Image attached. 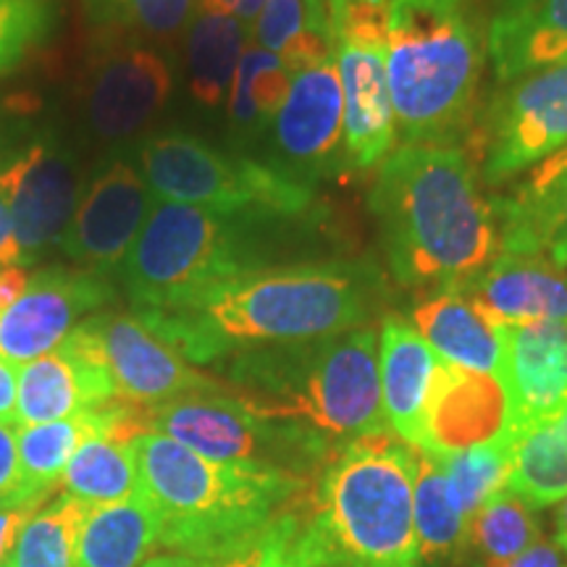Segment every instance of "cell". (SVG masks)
<instances>
[{
  "mask_svg": "<svg viewBox=\"0 0 567 567\" xmlns=\"http://www.w3.org/2000/svg\"><path fill=\"white\" fill-rule=\"evenodd\" d=\"M384 295V274L371 260H308L237 276L176 308L134 313L189 363H213L243 347L360 329Z\"/></svg>",
  "mask_w": 567,
  "mask_h": 567,
  "instance_id": "cell-1",
  "label": "cell"
},
{
  "mask_svg": "<svg viewBox=\"0 0 567 567\" xmlns=\"http://www.w3.org/2000/svg\"><path fill=\"white\" fill-rule=\"evenodd\" d=\"M368 203L389 271L413 292H463L499 255L492 200L463 147L400 145L379 163Z\"/></svg>",
  "mask_w": 567,
  "mask_h": 567,
  "instance_id": "cell-2",
  "label": "cell"
},
{
  "mask_svg": "<svg viewBox=\"0 0 567 567\" xmlns=\"http://www.w3.org/2000/svg\"><path fill=\"white\" fill-rule=\"evenodd\" d=\"M134 460L158 520L155 549L213 565L250 551L310 492V478L218 463L158 431L134 439Z\"/></svg>",
  "mask_w": 567,
  "mask_h": 567,
  "instance_id": "cell-3",
  "label": "cell"
},
{
  "mask_svg": "<svg viewBox=\"0 0 567 567\" xmlns=\"http://www.w3.org/2000/svg\"><path fill=\"white\" fill-rule=\"evenodd\" d=\"M321 210L308 216L218 213L155 203L126 255L124 289L134 310H168L237 276L264 271L321 250Z\"/></svg>",
  "mask_w": 567,
  "mask_h": 567,
  "instance_id": "cell-4",
  "label": "cell"
},
{
  "mask_svg": "<svg viewBox=\"0 0 567 567\" xmlns=\"http://www.w3.org/2000/svg\"><path fill=\"white\" fill-rule=\"evenodd\" d=\"M226 360V386L255 413L305 425L334 446L389 431L371 323L310 342L243 347Z\"/></svg>",
  "mask_w": 567,
  "mask_h": 567,
  "instance_id": "cell-5",
  "label": "cell"
},
{
  "mask_svg": "<svg viewBox=\"0 0 567 567\" xmlns=\"http://www.w3.org/2000/svg\"><path fill=\"white\" fill-rule=\"evenodd\" d=\"M486 38L465 0H389L386 76L405 145L467 140L481 111Z\"/></svg>",
  "mask_w": 567,
  "mask_h": 567,
  "instance_id": "cell-6",
  "label": "cell"
},
{
  "mask_svg": "<svg viewBox=\"0 0 567 567\" xmlns=\"http://www.w3.org/2000/svg\"><path fill=\"white\" fill-rule=\"evenodd\" d=\"M417 450L392 431L339 444L310 488L308 520L344 567H421L413 488Z\"/></svg>",
  "mask_w": 567,
  "mask_h": 567,
  "instance_id": "cell-7",
  "label": "cell"
},
{
  "mask_svg": "<svg viewBox=\"0 0 567 567\" xmlns=\"http://www.w3.org/2000/svg\"><path fill=\"white\" fill-rule=\"evenodd\" d=\"M155 203L197 205L218 213H316V189L274 163L237 155L189 132H155L134 153Z\"/></svg>",
  "mask_w": 567,
  "mask_h": 567,
  "instance_id": "cell-8",
  "label": "cell"
},
{
  "mask_svg": "<svg viewBox=\"0 0 567 567\" xmlns=\"http://www.w3.org/2000/svg\"><path fill=\"white\" fill-rule=\"evenodd\" d=\"M147 425L208 460L274 467L310 481L337 450L305 425L255 413L229 386L147 408Z\"/></svg>",
  "mask_w": 567,
  "mask_h": 567,
  "instance_id": "cell-9",
  "label": "cell"
},
{
  "mask_svg": "<svg viewBox=\"0 0 567 567\" xmlns=\"http://www.w3.org/2000/svg\"><path fill=\"white\" fill-rule=\"evenodd\" d=\"M567 147V61L502 84L465 140L481 182L502 184Z\"/></svg>",
  "mask_w": 567,
  "mask_h": 567,
  "instance_id": "cell-10",
  "label": "cell"
},
{
  "mask_svg": "<svg viewBox=\"0 0 567 567\" xmlns=\"http://www.w3.org/2000/svg\"><path fill=\"white\" fill-rule=\"evenodd\" d=\"M268 132V163L308 187L350 172L344 153V95L337 55L295 71L287 97Z\"/></svg>",
  "mask_w": 567,
  "mask_h": 567,
  "instance_id": "cell-11",
  "label": "cell"
},
{
  "mask_svg": "<svg viewBox=\"0 0 567 567\" xmlns=\"http://www.w3.org/2000/svg\"><path fill=\"white\" fill-rule=\"evenodd\" d=\"M344 95V153L350 172L379 166L396 140L386 76V9L347 19L334 34Z\"/></svg>",
  "mask_w": 567,
  "mask_h": 567,
  "instance_id": "cell-12",
  "label": "cell"
},
{
  "mask_svg": "<svg viewBox=\"0 0 567 567\" xmlns=\"http://www.w3.org/2000/svg\"><path fill=\"white\" fill-rule=\"evenodd\" d=\"M82 189V172L74 155L51 134H38L13 151L0 172V195L9 200L27 266L61 247Z\"/></svg>",
  "mask_w": 567,
  "mask_h": 567,
  "instance_id": "cell-13",
  "label": "cell"
},
{
  "mask_svg": "<svg viewBox=\"0 0 567 567\" xmlns=\"http://www.w3.org/2000/svg\"><path fill=\"white\" fill-rule=\"evenodd\" d=\"M153 205L137 161L122 151L113 153L84 184L61 250L84 271L111 279L122 271Z\"/></svg>",
  "mask_w": 567,
  "mask_h": 567,
  "instance_id": "cell-14",
  "label": "cell"
},
{
  "mask_svg": "<svg viewBox=\"0 0 567 567\" xmlns=\"http://www.w3.org/2000/svg\"><path fill=\"white\" fill-rule=\"evenodd\" d=\"M116 300L109 276L84 268H40L17 302L0 310V358L21 368L59 350L90 316Z\"/></svg>",
  "mask_w": 567,
  "mask_h": 567,
  "instance_id": "cell-15",
  "label": "cell"
},
{
  "mask_svg": "<svg viewBox=\"0 0 567 567\" xmlns=\"http://www.w3.org/2000/svg\"><path fill=\"white\" fill-rule=\"evenodd\" d=\"M174 63L158 48L118 42L97 53L84 82V118L97 140L126 142L166 109Z\"/></svg>",
  "mask_w": 567,
  "mask_h": 567,
  "instance_id": "cell-16",
  "label": "cell"
},
{
  "mask_svg": "<svg viewBox=\"0 0 567 567\" xmlns=\"http://www.w3.org/2000/svg\"><path fill=\"white\" fill-rule=\"evenodd\" d=\"M84 326L101 344L118 400L140 408H155L176 400V396L216 392L226 386L197 371L137 313L101 310V313L90 316Z\"/></svg>",
  "mask_w": 567,
  "mask_h": 567,
  "instance_id": "cell-17",
  "label": "cell"
},
{
  "mask_svg": "<svg viewBox=\"0 0 567 567\" xmlns=\"http://www.w3.org/2000/svg\"><path fill=\"white\" fill-rule=\"evenodd\" d=\"M118 400L103 350L84 321L59 350L21 365L17 375V429L66 421Z\"/></svg>",
  "mask_w": 567,
  "mask_h": 567,
  "instance_id": "cell-18",
  "label": "cell"
},
{
  "mask_svg": "<svg viewBox=\"0 0 567 567\" xmlns=\"http://www.w3.org/2000/svg\"><path fill=\"white\" fill-rule=\"evenodd\" d=\"M494 442H513L509 402L499 375L439 365L425 402L421 450L439 457Z\"/></svg>",
  "mask_w": 567,
  "mask_h": 567,
  "instance_id": "cell-19",
  "label": "cell"
},
{
  "mask_svg": "<svg viewBox=\"0 0 567 567\" xmlns=\"http://www.w3.org/2000/svg\"><path fill=\"white\" fill-rule=\"evenodd\" d=\"M502 371L509 402V439L557 415L567 402V323L534 321L505 326Z\"/></svg>",
  "mask_w": 567,
  "mask_h": 567,
  "instance_id": "cell-20",
  "label": "cell"
},
{
  "mask_svg": "<svg viewBox=\"0 0 567 567\" xmlns=\"http://www.w3.org/2000/svg\"><path fill=\"white\" fill-rule=\"evenodd\" d=\"M499 252L547 258L567 268V147L528 168L513 193L492 200Z\"/></svg>",
  "mask_w": 567,
  "mask_h": 567,
  "instance_id": "cell-21",
  "label": "cell"
},
{
  "mask_svg": "<svg viewBox=\"0 0 567 567\" xmlns=\"http://www.w3.org/2000/svg\"><path fill=\"white\" fill-rule=\"evenodd\" d=\"M463 295L494 329L534 321L567 323V274L547 258L499 252Z\"/></svg>",
  "mask_w": 567,
  "mask_h": 567,
  "instance_id": "cell-22",
  "label": "cell"
},
{
  "mask_svg": "<svg viewBox=\"0 0 567 567\" xmlns=\"http://www.w3.org/2000/svg\"><path fill=\"white\" fill-rule=\"evenodd\" d=\"M381 402L389 431L421 450L423 413L439 368L436 352L408 318L386 316L381 321Z\"/></svg>",
  "mask_w": 567,
  "mask_h": 567,
  "instance_id": "cell-23",
  "label": "cell"
},
{
  "mask_svg": "<svg viewBox=\"0 0 567 567\" xmlns=\"http://www.w3.org/2000/svg\"><path fill=\"white\" fill-rule=\"evenodd\" d=\"M486 55L499 84L565 63L567 0H526L494 13L486 27Z\"/></svg>",
  "mask_w": 567,
  "mask_h": 567,
  "instance_id": "cell-24",
  "label": "cell"
},
{
  "mask_svg": "<svg viewBox=\"0 0 567 567\" xmlns=\"http://www.w3.org/2000/svg\"><path fill=\"white\" fill-rule=\"evenodd\" d=\"M413 323L442 363L499 375V331L473 308L463 292L425 297L413 308Z\"/></svg>",
  "mask_w": 567,
  "mask_h": 567,
  "instance_id": "cell-25",
  "label": "cell"
},
{
  "mask_svg": "<svg viewBox=\"0 0 567 567\" xmlns=\"http://www.w3.org/2000/svg\"><path fill=\"white\" fill-rule=\"evenodd\" d=\"M158 544V520L145 494L92 507L76 542L74 567H142Z\"/></svg>",
  "mask_w": 567,
  "mask_h": 567,
  "instance_id": "cell-26",
  "label": "cell"
},
{
  "mask_svg": "<svg viewBox=\"0 0 567 567\" xmlns=\"http://www.w3.org/2000/svg\"><path fill=\"white\" fill-rule=\"evenodd\" d=\"M252 38V27L226 13L197 9L187 27L189 92L203 109H218L229 97L234 74Z\"/></svg>",
  "mask_w": 567,
  "mask_h": 567,
  "instance_id": "cell-27",
  "label": "cell"
},
{
  "mask_svg": "<svg viewBox=\"0 0 567 567\" xmlns=\"http://www.w3.org/2000/svg\"><path fill=\"white\" fill-rule=\"evenodd\" d=\"M413 517L421 567H455L463 563L467 517L460 513L439 460L423 450H417Z\"/></svg>",
  "mask_w": 567,
  "mask_h": 567,
  "instance_id": "cell-28",
  "label": "cell"
},
{
  "mask_svg": "<svg viewBox=\"0 0 567 567\" xmlns=\"http://www.w3.org/2000/svg\"><path fill=\"white\" fill-rule=\"evenodd\" d=\"M507 488L534 509L567 499V421L563 415H551L513 436Z\"/></svg>",
  "mask_w": 567,
  "mask_h": 567,
  "instance_id": "cell-29",
  "label": "cell"
},
{
  "mask_svg": "<svg viewBox=\"0 0 567 567\" xmlns=\"http://www.w3.org/2000/svg\"><path fill=\"white\" fill-rule=\"evenodd\" d=\"M255 45L279 55L292 71L337 55L323 0H266L252 27Z\"/></svg>",
  "mask_w": 567,
  "mask_h": 567,
  "instance_id": "cell-30",
  "label": "cell"
},
{
  "mask_svg": "<svg viewBox=\"0 0 567 567\" xmlns=\"http://www.w3.org/2000/svg\"><path fill=\"white\" fill-rule=\"evenodd\" d=\"M295 71L279 55L260 45H247L234 74L226 111L237 142L258 140L279 113Z\"/></svg>",
  "mask_w": 567,
  "mask_h": 567,
  "instance_id": "cell-31",
  "label": "cell"
},
{
  "mask_svg": "<svg viewBox=\"0 0 567 567\" xmlns=\"http://www.w3.org/2000/svg\"><path fill=\"white\" fill-rule=\"evenodd\" d=\"M542 538L536 509L520 496L499 488L467 520V551L473 567H499L523 555Z\"/></svg>",
  "mask_w": 567,
  "mask_h": 567,
  "instance_id": "cell-32",
  "label": "cell"
},
{
  "mask_svg": "<svg viewBox=\"0 0 567 567\" xmlns=\"http://www.w3.org/2000/svg\"><path fill=\"white\" fill-rule=\"evenodd\" d=\"M95 423L97 413L92 410V413L66 417V421L17 429L21 473H24L30 499L45 502L61 486L71 455L95 431Z\"/></svg>",
  "mask_w": 567,
  "mask_h": 567,
  "instance_id": "cell-33",
  "label": "cell"
},
{
  "mask_svg": "<svg viewBox=\"0 0 567 567\" xmlns=\"http://www.w3.org/2000/svg\"><path fill=\"white\" fill-rule=\"evenodd\" d=\"M92 507L61 494L24 523L13 544L9 567H74L76 542Z\"/></svg>",
  "mask_w": 567,
  "mask_h": 567,
  "instance_id": "cell-34",
  "label": "cell"
},
{
  "mask_svg": "<svg viewBox=\"0 0 567 567\" xmlns=\"http://www.w3.org/2000/svg\"><path fill=\"white\" fill-rule=\"evenodd\" d=\"M305 499L289 509L250 551L213 567H344L310 526Z\"/></svg>",
  "mask_w": 567,
  "mask_h": 567,
  "instance_id": "cell-35",
  "label": "cell"
},
{
  "mask_svg": "<svg viewBox=\"0 0 567 567\" xmlns=\"http://www.w3.org/2000/svg\"><path fill=\"white\" fill-rule=\"evenodd\" d=\"M197 3L200 0H84V11L101 30L172 40L187 30Z\"/></svg>",
  "mask_w": 567,
  "mask_h": 567,
  "instance_id": "cell-36",
  "label": "cell"
},
{
  "mask_svg": "<svg viewBox=\"0 0 567 567\" xmlns=\"http://www.w3.org/2000/svg\"><path fill=\"white\" fill-rule=\"evenodd\" d=\"M436 460L442 465L460 513L467 520H471V515L484 505L488 496L507 486L509 442L471 446V450L452 452V455H439Z\"/></svg>",
  "mask_w": 567,
  "mask_h": 567,
  "instance_id": "cell-37",
  "label": "cell"
},
{
  "mask_svg": "<svg viewBox=\"0 0 567 567\" xmlns=\"http://www.w3.org/2000/svg\"><path fill=\"white\" fill-rule=\"evenodd\" d=\"M59 24L55 0H0V76L24 63Z\"/></svg>",
  "mask_w": 567,
  "mask_h": 567,
  "instance_id": "cell-38",
  "label": "cell"
},
{
  "mask_svg": "<svg viewBox=\"0 0 567 567\" xmlns=\"http://www.w3.org/2000/svg\"><path fill=\"white\" fill-rule=\"evenodd\" d=\"M42 505L27 496L24 473H21L17 425L0 423V507Z\"/></svg>",
  "mask_w": 567,
  "mask_h": 567,
  "instance_id": "cell-39",
  "label": "cell"
},
{
  "mask_svg": "<svg viewBox=\"0 0 567 567\" xmlns=\"http://www.w3.org/2000/svg\"><path fill=\"white\" fill-rule=\"evenodd\" d=\"M42 505H19V507H0V567L9 563L13 544L24 528V523L38 513Z\"/></svg>",
  "mask_w": 567,
  "mask_h": 567,
  "instance_id": "cell-40",
  "label": "cell"
},
{
  "mask_svg": "<svg viewBox=\"0 0 567 567\" xmlns=\"http://www.w3.org/2000/svg\"><path fill=\"white\" fill-rule=\"evenodd\" d=\"M499 567H567V555L563 547L557 544V538H538L536 544L517 555L515 559H509L507 565Z\"/></svg>",
  "mask_w": 567,
  "mask_h": 567,
  "instance_id": "cell-41",
  "label": "cell"
},
{
  "mask_svg": "<svg viewBox=\"0 0 567 567\" xmlns=\"http://www.w3.org/2000/svg\"><path fill=\"white\" fill-rule=\"evenodd\" d=\"M0 266H24V252H21L17 231H13V216L9 200L0 195Z\"/></svg>",
  "mask_w": 567,
  "mask_h": 567,
  "instance_id": "cell-42",
  "label": "cell"
},
{
  "mask_svg": "<svg viewBox=\"0 0 567 567\" xmlns=\"http://www.w3.org/2000/svg\"><path fill=\"white\" fill-rule=\"evenodd\" d=\"M323 3H326V11H329L331 32L337 34V30L347 19L358 17V13H368V11H384L389 0H323Z\"/></svg>",
  "mask_w": 567,
  "mask_h": 567,
  "instance_id": "cell-43",
  "label": "cell"
},
{
  "mask_svg": "<svg viewBox=\"0 0 567 567\" xmlns=\"http://www.w3.org/2000/svg\"><path fill=\"white\" fill-rule=\"evenodd\" d=\"M264 3L266 0H200V3H197V9L226 13V17L245 21L247 27H255L260 11H264Z\"/></svg>",
  "mask_w": 567,
  "mask_h": 567,
  "instance_id": "cell-44",
  "label": "cell"
},
{
  "mask_svg": "<svg viewBox=\"0 0 567 567\" xmlns=\"http://www.w3.org/2000/svg\"><path fill=\"white\" fill-rule=\"evenodd\" d=\"M17 375L19 368L0 358V423L17 425Z\"/></svg>",
  "mask_w": 567,
  "mask_h": 567,
  "instance_id": "cell-45",
  "label": "cell"
},
{
  "mask_svg": "<svg viewBox=\"0 0 567 567\" xmlns=\"http://www.w3.org/2000/svg\"><path fill=\"white\" fill-rule=\"evenodd\" d=\"M27 281H30V271L24 266H0V310L19 300Z\"/></svg>",
  "mask_w": 567,
  "mask_h": 567,
  "instance_id": "cell-46",
  "label": "cell"
},
{
  "mask_svg": "<svg viewBox=\"0 0 567 567\" xmlns=\"http://www.w3.org/2000/svg\"><path fill=\"white\" fill-rule=\"evenodd\" d=\"M142 567H213V563H203V559H193V557H184V555H155L151 559H145Z\"/></svg>",
  "mask_w": 567,
  "mask_h": 567,
  "instance_id": "cell-47",
  "label": "cell"
},
{
  "mask_svg": "<svg viewBox=\"0 0 567 567\" xmlns=\"http://www.w3.org/2000/svg\"><path fill=\"white\" fill-rule=\"evenodd\" d=\"M465 3H471V6L488 3V6H492V17H494V13L517 9V6H523V3H526V0H465Z\"/></svg>",
  "mask_w": 567,
  "mask_h": 567,
  "instance_id": "cell-48",
  "label": "cell"
},
{
  "mask_svg": "<svg viewBox=\"0 0 567 567\" xmlns=\"http://www.w3.org/2000/svg\"><path fill=\"white\" fill-rule=\"evenodd\" d=\"M555 538L567 555V499H563V507H559V513H557V536Z\"/></svg>",
  "mask_w": 567,
  "mask_h": 567,
  "instance_id": "cell-49",
  "label": "cell"
},
{
  "mask_svg": "<svg viewBox=\"0 0 567 567\" xmlns=\"http://www.w3.org/2000/svg\"><path fill=\"white\" fill-rule=\"evenodd\" d=\"M13 151H17V147H9L3 140H0V172H3V168H6V163H9Z\"/></svg>",
  "mask_w": 567,
  "mask_h": 567,
  "instance_id": "cell-50",
  "label": "cell"
},
{
  "mask_svg": "<svg viewBox=\"0 0 567 567\" xmlns=\"http://www.w3.org/2000/svg\"><path fill=\"white\" fill-rule=\"evenodd\" d=\"M559 415H563V417H565V421H567V402H565V408H563V410H559Z\"/></svg>",
  "mask_w": 567,
  "mask_h": 567,
  "instance_id": "cell-51",
  "label": "cell"
},
{
  "mask_svg": "<svg viewBox=\"0 0 567 567\" xmlns=\"http://www.w3.org/2000/svg\"><path fill=\"white\" fill-rule=\"evenodd\" d=\"M6 567H9V565H6Z\"/></svg>",
  "mask_w": 567,
  "mask_h": 567,
  "instance_id": "cell-52",
  "label": "cell"
}]
</instances>
